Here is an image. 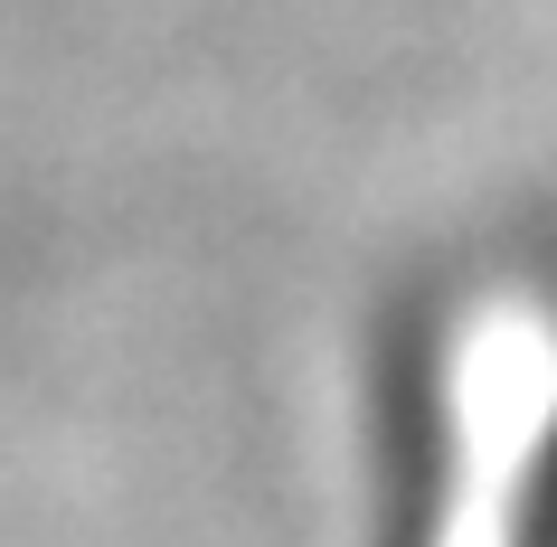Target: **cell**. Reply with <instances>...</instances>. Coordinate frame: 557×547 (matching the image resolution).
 Masks as SVG:
<instances>
[{
  "label": "cell",
  "instance_id": "obj_1",
  "mask_svg": "<svg viewBox=\"0 0 557 547\" xmlns=\"http://www.w3.org/2000/svg\"><path fill=\"white\" fill-rule=\"evenodd\" d=\"M510 547H557V415L539 434V462H529V490H520V538Z\"/></svg>",
  "mask_w": 557,
  "mask_h": 547
}]
</instances>
